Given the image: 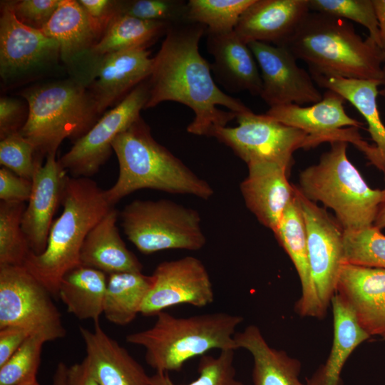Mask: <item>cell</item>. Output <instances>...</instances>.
<instances>
[{
    "label": "cell",
    "mask_w": 385,
    "mask_h": 385,
    "mask_svg": "<svg viewBox=\"0 0 385 385\" xmlns=\"http://www.w3.org/2000/svg\"><path fill=\"white\" fill-rule=\"evenodd\" d=\"M207 28L183 21L173 24L153 58L148 79L149 98L145 108L165 101L189 107L195 113L187 131L211 136L237 115L251 110L240 99L226 94L215 83L210 64L200 54L199 43Z\"/></svg>",
    "instance_id": "cell-1"
},
{
    "label": "cell",
    "mask_w": 385,
    "mask_h": 385,
    "mask_svg": "<svg viewBox=\"0 0 385 385\" xmlns=\"http://www.w3.org/2000/svg\"><path fill=\"white\" fill-rule=\"evenodd\" d=\"M312 76L376 80L382 83L385 56L347 20L309 11L285 46Z\"/></svg>",
    "instance_id": "cell-2"
},
{
    "label": "cell",
    "mask_w": 385,
    "mask_h": 385,
    "mask_svg": "<svg viewBox=\"0 0 385 385\" xmlns=\"http://www.w3.org/2000/svg\"><path fill=\"white\" fill-rule=\"evenodd\" d=\"M112 149L118 161L119 175L115 183L105 190L111 206L144 188L202 199L210 198L214 192L205 180L154 139L141 117L116 136Z\"/></svg>",
    "instance_id": "cell-3"
},
{
    "label": "cell",
    "mask_w": 385,
    "mask_h": 385,
    "mask_svg": "<svg viewBox=\"0 0 385 385\" xmlns=\"http://www.w3.org/2000/svg\"><path fill=\"white\" fill-rule=\"evenodd\" d=\"M61 204L63 212L51 225L45 250L40 255L31 251L23 265L55 297L63 276L81 265L87 235L113 207L95 181L69 176Z\"/></svg>",
    "instance_id": "cell-4"
},
{
    "label": "cell",
    "mask_w": 385,
    "mask_h": 385,
    "mask_svg": "<svg viewBox=\"0 0 385 385\" xmlns=\"http://www.w3.org/2000/svg\"><path fill=\"white\" fill-rule=\"evenodd\" d=\"M243 320L222 312L178 317L163 311L151 327L125 339L145 349V360L155 371H180L187 361L212 349L237 350L234 336Z\"/></svg>",
    "instance_id": "cell-5"
},
{
    "label": "cell",
    "mask_w": 385,
    "mask_h": 385,
    "mask_svg": "<svg viewBox=\"0 0 385 385\" xmlns=\"http://www.w3.org/2000/svg\"><path fill=\"white\" fill-rule=\"evenodd\" d=\"M348 143H331L317 164L300 173L299 191L331 208L344 230L374 225L384 191L369 187L347 157Z\"/></svg>",
    "instance_id": "cell-6"
},
{
    "label": "cell",
    "mask_w": 385,
    "mask_h": 385,
    "mask_svg": "<svg viewBox=\"0 0 385 385\" xmlns=\"http://www.w3.org/2000/svg\"><path fill=\"white\" fill-rule=\"evenodd\" d=\"M21 96L28 115L19 133L39 155L56 153L66 138L76 141L98 120L88 88L74 78L33 87Z\"/></svg>",
    "instance_id": "cell-7"
},
{
    "label": "cell",
    "mask_w": 385,
    "mask_h": 385,
    "mask_svg": "<svg viewBox=\"0 0 385 385\" xmlns=\"http://www.w3.org/2000/svg\"><path fill=\"white\" fill-rule=\"evenodd\" d=\"M127 238L143 254L196 251L206 243L197 211L168 200H136L119 212Z\"/></svg>",
    "instance_id": "cell-8"
},
{
    "label": "cell",
    "mask_w": 385,
    "mask_h": 385,
    "mask_svg": "<svg viewBox=\"0 0 385 385\" xmlns=\"http://www.w3.org/2000/svg\"><path fill=\"white\" fill-rule=\"evenodd\" d=\"M51 294L23 265H0V329L18 327L48 342L66 336Z\"/></svg>",
    "instance_id": "cell-9"
},
{
    "label": "cell",
    "mask_w": 385,
    "mask_h": 385,
    "mask_svg": "<svg viewBox=\"0 0 385 385\" xmlns=\"http://www.w3.org/2000/svg\"><path fill=\"white\" fill-rule=\"evenodd\" d=\"M238 125L220 127L212 137L229 147L247 164L254 161L277 163L291 170L293 153L306 149L309 135L252 111L237 115Z\"/></svg>",
    "instance_id": "cell-10"
},
{
    "label": "cell",
    "mask_w": 385,
    "mask_h": 385,
    "mask_svg": "<svg viewBox=\"0 0 385 385\" xmlns=\"http://www.w3.org/2000/svg\"><path fill=\"white\" fill-rule=\"evenodd\" d=\"M149 98L148 80L133 88L116 106L104 113L93 126L73 143L59 160L73 178H89L109 158L116 136L140 118Z\"/></svg>",
    "instance_id": "cell-11"
},
{
    "label": "cell",
    "mask_w": 385,
    "mask_h": 385,
    "mask_svg": "<svg viewBox=\"0 0 385 385\" xmlns=\"http://www.w3.org/2000/svg\"><path fill=\"white\" fill-rule=\"evenodd\" d=\"M295 190L306 227L312 279L321 307L326 314L344 264V230L325 209L306 198L296 186Z\"/></svg>",
    "instance_id": "cell-12"
},
{
    "label": "cell",
    "mask_w": 385,
    "mask_h": 385,
    "mask_svg": "<svg viewBox=\"0 0 385 385\" xmlns=\"http://www.w3.org/2000/svg\"><path fill=\"white\" fill-rule=\"evenodd\" d=\"M248 46L257 63L261 79V98L270 108L287 105L314 104L323 94L310 73L299 67L286 46L252 41Z\"/></svg>",
    "instance_id": "cell-13"
},
{
    "label": "cell",
    "mask_w": 385,
    "mask_h": 385,
    "mask_svg": "<svg viewBox=\"0 0 385 385\" xmlns=\"http://www.w3.org/2000/svg\"><path fill=\"white\" fill-rule=\"evenodd\" d=\"M151 277L152 285L140 310L144 316H156L183 304L201 308L214 301L209 273L196 257L164 261L156 267Z\"/></svg>",
    "instance_id": "cell-14"
},
{
    "label": "cell",
    "mask_w": 385,
    "mask_h": 385,
    "mask_svg": "<svg viewBox=\"0 0 385 385\" xmlns=\"http://www.w3.org/2000/svg\"><path fill=\"white\" fill-rule=\"evenodd\" d=\"M60 58L59 45L41 30L29 27L15 16L9 1L1 4L0 75L13 83L36 73Z\"/></svg>",
    "instance_id": "cell-15"
},
{
    "label": "cell",
    "mask_w": 385,
    "mask_h": 385,
    "mask_svg": "<svg viewBox=\"0 0 385 385\" xmlns=\"http://www.w3.org/2000/svg\"><path fill=\"white\" fill-rule=\"evenodd\" d=\"M344 98L327 90L322 99L311 106L287 104L270 108L265 113L270 118L307 133L306 149L324 142L351 143L356 128L364 123L350 117L344 109Z\"/></svg>",
    "instance_id": "cell-16"
},
{
    "label": "cell",
    "mask_w": 385,
    "mask_h": 385,
    "mask_svg": "<svg viewBox=\"0 0 385 385\" xmlns=\"http://www.w3.org/2000/svg\"><path fill=\"white\" fill-rule=\"evenodd\" d=\"M56 153L46 156L37 165L32 179V191L21 220V228L31 251L42 253L47 245L53 216L62 196L68 177L56 158Z\"/></svg>",
    "instance_id": "cell-17"
},
{
    "label": "cell",
    "mask_w": 385,
    "mask_h": 385,
    "mask_svg": "<svg viewBox=\"0 0 385 385\" xmlns=\"http://www.w3.org/2000/svg\"><path fill=\"white\" fill-rule=\"evenodd\" d=\"M41 31L58 42L60 58L71 69L85 66L90 83L98 60L92 51L101 35L78 1L61 0Z\"/></svg>",
    "instance_id": "cell-18"
},
{
    "label": "cell",
    "mask_w": 385,
    "mask_h": 385,
    "mask_svg": "<svg viewBox=\"0 0 385 385\" xmlns=\"http://www.w3.org/2000/svg\"><path fill=\"white\" fill-rule=\"evenodd\" d=\"M335 294L370 337L385 338V269L344 264Z\"/></svg>",
    "instance_id": "cell-19"
},
{
    "label": "cell",
    "mask_w": 385,
    "mask_h": 385,
    "mask_svg": "<svg viewBox=\"0 0 385 385\" xmlns=\"http://www.w3.org/2000/svg\"><path fill=\"white\" fill-rule=\"evenodd\" d=\"M153 58L147 48L109 53L98 58L90 84L91 93L101 114L123 99L150 76Z\"/></svg>",
    "instance_id": "cell-20"
},
{
    "label": "cell",
    "mask_w": 385,
    "mask_h": 385,
    "mask_svg": "<svg viewBox=\"0 0 385 385\" xmlns=\"http://www.w3.org/2000/svg\"><path fill=\"white\" fill-rule=\"evenodd\" d=\"M248 175L240 184L247 208L273 232L294 197L295 187L287 179L290 170L271 161L249 163Z\"/></svg>",
    "instance_id": "cell-21"
},
{
    "label": "cell",
    "mask_w": 385,
    "mask_h": 385,
    "mask_svg": "<svg viewBox=\"0 0 385 385\" xmlns=\"http://www.w3.org/2000/svg\"><path fill=\"white\" fill-rule=\"evenodd\" d=\"M309 11V0H254L234 31L247 43L285 46Z\"/></svg>",
    "instance_id": "cell-22"
},
{
    "label": "cell",
    "mask_w": 385,
    "mask_h": 385,
    "mask_svg": "<svg viewBox=\"0 0 385 385\" xmlns=\"http://www.w3.org/2000/svg\"><path fill=\"white\" fill-rule=\"evenodd\" d=\"M86 346L84 361L99 385H150V376L130 353L94 322L93 330L80 327Z\"/></svg>",
    "instance_id": "cell-23"
},
{
    "label": "cell",
    "mask_w": 385,
    "mask_h": 385,
    "mask_svg": "<svg viewBox=\"0 0 385 385\" xmlns=\"http://www.w3.org/2000/svg\"><path fill=\"white\" fill-rule=\"evenodd\" d=\"M207 50L212 56L210 64L217 81L231 93L247 91L260 96V69L248 43L235 31L227 33L207 31Z\"/></svg>",
    "instance_id": "cell-24"
},
{
    "label": "cell",
    "mask_w": 385,
    "mask_h": 385,
    "mask_svg": "<svg viewBox=\"0 0 385 385\" xmlns=\"http://www.w3.org/2000/svg\"><path fill=\"white\" fill-rule=\"evenodd\" d=\"M274 234L290 257L300 279L302 294L295 305L297 312L303 317H324L325 314L312 279L306 227L296 190L294 197L284 210Z\"/></svg>",
    "instance_id": "cell-25"
},
{
    "label": "cell",
    "mask_w": 385,
    "mask_h": 385,
    "mask_svg": "<svg viewBox=\"0 0 385 385\" xmlns=\"http://www.w3.org/2000/svg\"><path fill=\"white\" fill-rule=\"evenodd\" d=\"M119 212L111 207L87 235L81 251V265L106 274L142 272L143 265L125 246L116 225Z\"/></svg>",
    "instance_id": "cell-26"
},
{
    "label": "cell",
    "mask_w": 385,
    "mask_h": 385,
    "mask_svg": "<svg viewBox=\"0 0 385 385\" xmlns=\"http://www.w3.org/2000/svg\"><path fill=\"white\" fill-rule=\"evenodd\" d=\"M316 84L332 90L349 101L363 116L368 125V131L376 146L364 142L359 150L371 164L385 163V125L380 117L377 96L381 82L337 77L312 76Z\"/></svg>",
    "instance_id": "cell-27"
},
{
    "label": "cell",
    "mask_w": 385,
    "mask_h": 385,
    "mask_svg": "<svg viewBox=\"0 0 385 385\" xmlns=\"http://www.w3.org/2000/svg\"><path fill=\"white\" fill-rule=\"evenodd\" d=\"M234 339L237 349H244L252 356V385H307L299 379L300 361L270 346L257 326L236 332Z\"/></svg>",
    "instance_id": "cell-28"
},
{
    "label": "cell",
    "mask_w": 385,
    "mask_h": 385,
    "mask_svg": "<svg viewBox=\"0 0 385 385\" xmlns=\"http://www.w3.org/2000/svg\"><path fill=\"white\" fill-rule=\"evenodd\" d=\"M334 339L331 352L324 362L308 379L307 385H344L343 366L355 348L370 336L359 326L349 305L337 294L331 300Z\"/></svg>",
    "instance_id": "cell-29"
},
{
    "label": "cell",
    "mask_w": 385,
    "mask_h": 385,
    "mask_svg": "<svg viewBox=\"0 0 385 385\" xmlns=\"http://www.w3.org/2000/svg\"><path fill=\"white\" fill-rule=\"evenodd\" d=\"M107 279L103 272L80 265L63 276L58 297L78 319L99 322L103 314Z\"/></svg>",
    "instance_id": "cell-30"
},
{
    "label": "cell",
    "mask_w": 385,
    "mask_h": 385,
    "mask_svg": "<svg viewBox=\"0 0 385 385\" xmlns=\"http://www.w3.org/2000/svg\"><path fill=\"white\" fill-rule=\"evenodd\" d=\"M151 285V275H145L142 272L108 274L103 306L106 318L120 326L131 323L140 314Z\"/></svg>",
    "instance_id": "cell-31"
},
{
    "label": "cell",
    "mask_w": 385,
    "mask_h": 385,
    "mask_svg": "<svg viewBox=\"0 0 385 385\" xmlns=\"http://www.w3.org/2000/svg\"><path fill=\"white\" fill-rule=\"evenodd\" d=\"M173 24L138 19L119 14L111 21L94 45L93 55L97 59L109 53L135 48H147L165 35Z\"/></svg>",
    "instance_id": "cell-32"
},
{
    "label": "cell",
    "mask_w": 385,
    "mask_h": 385,
    "mask_svg": "<svg viewBox=\"0 0 385 385\" xmlns=\"http://www.w3.org/2000/svg\"><path fill=\"white\" fill-rule=\"evenodd\" d=\"M254 0H190L186 20L205 26L208 32L234 31L240 16Z\"/></svg>",
    "instance_id": "cell-33"
},
{
    "label": "cell",
    "mask_w": 385,
    "mask_h": 385,
    "mask_svg": "<svg viewBox=\"0 0 385 385\" xmlns=\"http://www.w3.org/2000/svg\"><path fill=\"white\" fill-rule=\"evenodd\" d=\"M26 208L21 202L0 203V265H24L31 252L21 228Z\"/></svg>",
    "instance_id": "cell-34"
},
{
    "label": "cell",
    "mask_w": 385,
    "mask_h": 385,
    "mask_svg": "<svg viewBox=\"0 0 385 385\" xmlns=\"http://www.w3.org/2000/svg\"><path fill=\"white\" fill-rule=\"evenodd\" d=\"M374 225L344 230V264L385 269V235Z\"/></svg>",
    "instance_id": "cell-35"
},
{
    "label": "cell",
    "mask_w": 385,
    "mask_h": 385,
    "mask_svg": "<svg viewBox=\"0 0 385 385\" xmlns=\"http://www.w3.org/2000/svg\"><path fill=\"white\" fill-rule=\"evenodd\" d=\"M235 350L220 351L214 356L205 354L200 356L198 376L187 384H176L168 373L155 371L150 376V385H245L236 378L234 364Z\"/></svg>",
    "instance_id": "cell-36"
},
{
    "label": "cell",
    "mask_w": 385,
    "mask_h": 385,
    "mask_svg": "<svg viewBox=\"0 0 385 385\" xmlns=\"http://www.w3.org/2000/svg\"><path fill=\"white\" fill-rule=\"evenodd\" d=\"M46 342L41 336L31 335L0 366V385H21L37 380L41 351Z\"/></svg>",
    "instance_id": "cell-37"
},
{
    "label": "cell",
    "mask_w": 385,
    "mask_h": 385,
    "mask_svg": "<svg viewBox=\"0 0 385 385\" xmlns=\"http://www.w3.org/2000/svg\"><path fill=\"white\" fill-rule=\"evenodd\" d=\"M310 11L350 20L365 27L379 46L378 21L374 0H309Z\"/></svg>",
    "instance_id": "cell-38"
},
{
    "label": "cell",
    "mask_w": 385,
    "mask_h": 385,
    "mask_svg": "<svg viewBox=\"0 0 385 385\" xmlns=\"http://www.w3.org/2000/svg\"><path fill=\"white\" fill-rule=\"evenodd\" d=\"M36 154L35 147L19 131L1 139L0 164L20 177L32 180L41 163Z\"/></svg>",
    "instance_id": "cell-39"
},
{
    "label": "cell",
    "mask_w": 385,
    "mask_h": 385,
    "mask_svg": "<svg viewBox=\"0 0 385 385\" xmlns=\"http://www.w3.org/2000/svg\"><path fill=\"white\" fill-rule=\"evenodd\" d=\"M187 1L182 0L120 1V13L149 21L175 24L186 20Z\"/></svg>",
    "instance_id": "cell-40"
},
{
    "label": "cell",
    "mask_w": 385,
    "mask_h": 385,
    "mask_svg": "<svg viewBox=\"0 0 385 385\" xmlns=\"http://www.w3.org/2000/svg\"><path fill=\"white\" fill-rule=\"evenodd\" d=\"M16 19L23 24L41 30L51 19L61 0L9 1Z\"/></svg>",
    "instance_id": "cell-41"
},
{
    "label": "cell",
    "mask_w": 385,
    "mask_h": 385,
    "mask_svg": "<svg viewBox=\"0 0 385 385\" xmlns=\"http://www.w3.org/2000/svg\"><path fill=\"white\" fill-rule=\"evenodd\" d=\"M32 191V180L15 174L9 169H0V199L3 202L29 201Z\"/></svg>",
    "instance_id": "cell-42"
},
{
    "label": "cell",
    "mask_w": 385,
    "mask_h": 385,
    "mask_svg": "<svg viewBox=\"0 0 385 385\" xmlns=\"http://www.w3.org/2000/svg\"><path fill=\"white\" fill-rule=\"evenodd\" d=\"M101 36L111 21L120 14V1L79 0Z\"/></svg>",
    "instance_id": "cell-43"
},
{
    "label": "cell",
    "mask_w": 385,
    "mask_h": 385,
    "mask_svg": "<svg viewBox=\"0 0 385 385\" xmlns=\"http://www.w3.org/2000/svg\"><path fill=\"white\" fill-rule=\"evenodd\" d=\"M22 104L15 98L2 97L0 99V138L20 130L22 119Z\"/></svg>",
    "instance_id": "cell-44"
},
{
    "label": "cell",
    "mask_w": 385,
    "mask_h": 385,
    "mask_svg": "<svg viewBox=\"0 0 385 385\" xmlns=\"http://www.w3.org/2000/svg\"><path fill=\"white\" fill-rule=\"evenodd\" d=\"M31 335L28 330L21 327L0 329V366L14 355Z\"/></svg>",
    "instance_id": "cell-45"
},
{
    "label": "cell",
    "mask_w": 385,
    "mask_h": 385,
    "mask_svg": "<svg viewBox=\"0 0 385 385\" xmlns=\"http://www.w3.org/2000/svg\"><path fill=\"white\" fill-rule=\"evenodd\" d=\"M55 374L61 385H99L89 371L84 360L70 367L62 362L58 364Z\"/></svg>",
    "instance_id": "cell-46"
},
{
    "label": "cell",
    "mask_w": 385,
    "mask_h": 385,
    "mask_svg": "<svg viewBox=\"0 0 385 385\" xmlns=\"http://www.w3.org/2000/svg\"><path fill=\"white\" fill-rule=\"evenodd\" d=\"M378 21L379 47L385 56V0H374Z\"/></svg>",
    "instance_id": "cell-47"
},
{
    "label": "cell",
    "mask_w": 385,
    "mask_h": 385,
    "mask_svg": "<svg viewBox=\"0 0 385 385\" xmlns=\"http://www.w3.org/2000/svg\"><path fill=\"white\" fill-rule=\"evenodd\" d=\"M375 166L384 173L385 177V163L380 162ZM383 191L384 197L380 204L379 211L374 223V225L380 230L385 227V188L383 190Z\"/></svg>",
    "instance_id": "cell-48"
},
{
    "label": "cell",
    "mask_w": 385,
    "mask_h": 385,
    "mask_svg": "<svg viewBox=\"0 0 385 385\" xmlns=\"http://www.w3.org/2000/svg\"><path fill=\"white\" fill-rule=\"evenodd\" d=\"M383 76H382V88L379 91V95L381 96L385 102V64L382 68Z\"/></svg>",
    "instance_id": "cell-49"
},
{
    "label": "cell",
    "mask_w": 385,
    "mask_h": 385,
    "mask_svg": "<svg viewBox=\"0 0 385 385\" xmlns=\"http://www.w3.org/2000/svg\"><path fill=\"white\" fill-rule=\"evenodd\" d=\"M53 385H61L59 378L56 374L53 376Z\"/></svg>",
    "instance_id": "cell-50"
},
{
    "label": "cell",
    "mask_w": 385,
    "mask_h": 385,
    "mask_svg": "<svg viewBox=\"0 0 385 385\" xmlns=\"http://www.w3.org/2000/svg\"><path fill=\"white\" fill-rule=\"evenodd\" d=\"M21 385H40L37 380L36 381H31V382H29V383H26V384H21Z\"/></svg>",
    "instance_id": "cell-51"
}]
</instances>
